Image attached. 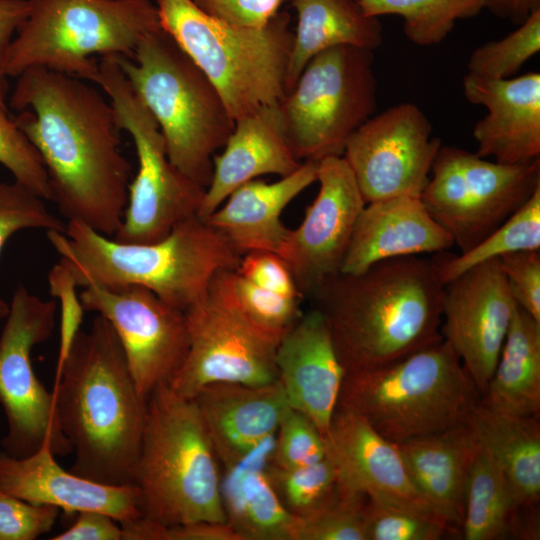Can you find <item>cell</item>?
<instances>
[{
	"instance_id": "cell-1",
	"label": "cell",
	"mask_w": 540,
	"mask_h": 540,
	"mask_svg": "<svg viewBox=\"0 0 540 540\" xmlns=\"http://www.w3.org/2000/svg\"><path fill=\"white\" fill-rule=\"evenodd\" d=\"M9 105L38 151L51 201L68 220L112 237L128 202L131 166L116 113L84 80L43 67L17 76Z\"/></svg>"
},
{
	"instance_id": "cell-2",
	"label": "cell",
	"mask_w": 540,
	"mask_h": 540,
	"mask_svg": "<svg viewBox=\"0 0 540 540\" xmlns=\"http://www.w3.org/2000/svg\"><path fill=\"white\" fill-rule=\"evenodd\" d=\"M443 286L432 258L404 256L358 274L339 272L310 296L342 366L352 372L388 365L443 340Z\"/></svg>"
},
{
	"instance_id": "cell-3",
	"label": "cell",
	"mask_w": 540,
	"mask_h": 540,
	"mask_svg": "<svg viewBox=\"0 0 540 540\" xmlns=\"http://www.w3.org/2000/svg\"><path fill=\"white\" fill-rule=\"evenodd\" d=\"M55 409L72 445L71 472L109 485H134L147 399L138 391L120 341L97 315L56 370Z\"/></svg>"
},
{
	"instance_id": "cell-4",
	"label": "cell",
	"mask_w": 540,
	"mask_h": 540,
	"mask_svg": "<svg viewBox=\"0 0 540 540\" xmlns=\"http://www.w3.org/2000/svg\"><path fill=\"white\" fill-rule=\"evenodd\" d=\"M46 233L61 257L58 265L76 287L143 286L184 312L202 297L217 272L235 270L241 258L198 215L147 244L116 241L76 220L67 221L64 233Z\"/></svg>"
},
{
	"instance_id": "cell-5",
	"label": "cell",
	"mask_w": 540,
	"mask_h": 540,
	"mask_svg": "<svg viewBox=\"0 0 540 540\" xmlns=\"http://www.w3.org/2000/svg\"><path fill=\"white\" fill-rule=\"evenodd\" d=\"M193 399L161 385L147 398L146 421L133 483L142 516L165 526L226 522L222 476Z\"/></svg>"
},
{
	"instance_id": "cell-6",
	"label": "cell",
	"mask_w": 540,
	"mask_h": 540,
	"mask_svg": "<svg viewBox=\"0 0 540 540\" xmlns=\"http://www.w3.org/2000/svg\"><path fill=\"white\" fill-rule=\"evenodd\" d=\"M115 58L158 124L170 162L207 188L213 157L235 124L214 85L162 28L146 35L131 58Z\"/></svg>"
},
{
	"instance_id": "cell-7",
	"label": "cell",
	"mask_w": 540,
	"mask_h": 540,
	"mask_svg": "<svg viewBox=\"0 0 540 540\" xmlns=\"http://www.w3.org/2000/svg\"><path fill=\"white\" fill-rule=\"evenodd\" d=\"M481 394L445 341L374 369L346 372L338 405L398 443L470 421Z\"/></svg>"
},
{
	"instance_id": "cell-8",
	"label": "cell",
	"mask_w": 540,
	"mask_h": 540,
	"mask_svg": "<svg viewBox=\"0 0 540 540\" xmlns=\"http://www.w3.org/2000/svg\"><path fill=\"white\" fill-rule=\"evenodd\" d=\"M156 6L162 29L211 81L234 121L283 99L293 42L288 13L251 28L211 17L191 0Z\"/></svg>"
},
{
	"instance_id": "cell-9",
	"label": "cell",
	"mask_w": 540,
	"mask_h": 540,
	"mask_svg": "<svg viewBox=\"0 0 540 540\" xmlns=\"http://www.w3.org/2000/svg\"><path fill=\"white\" fill-rule=\"evenodd\" d=\"M31 11L8 49L5 73L43 67L96 83L93 55L131 58L140 41L161 29L150 0H30Z\"/></svg>"
},
{
	"instance_id": "cell-10",
	"label": "cell",
	"mask_w": 540,
	"mask_h": 540,
	"mask_svg": "<svg viewBox=\"0 0 540 540\" xmlns=\"http://www.w3.org/2000/svg\"><path fill=\"white\" fill-rule=\"evenodd\" d=\"M98 63L96 83L109 97L120 129L131 136L138 159L127 206L112 238L122 243H153L198 215L206 188L170 162L158 124L131 88L115 55L103 56Z\"/></svg>"
},
{
	"instance_id": "cell-11",
	"label": "cell",
	"mask_w": 540,
	"mask_h": 540,
	"mask_svg": "<svg viewBox=\"0 0 540 540\" xmlns=\"http://www.w3.org/2000/svg\"><path fill=\"white\" fill-rule=\"evenodd\" d=\"M374 51L337 46L314 56L279 102L288 142L301 161L343 156L376 110Z\"/></svg>"
},
{
	"instance_id": "cell-12",
	"label": "cell",
	"mask_w": 540,
	"mask_h": 540,
	"mask_svg": "<svg viewBox=\"0 0 540 540\" xmlns=\"http://www.w3.org/2000/svg\"><path fill=\"white\" fill-rule=\"evenodd\" d=\"M234 269L221 270L185 311L189 350L169 384L193 398L216 382L262 385L277 380L276 351L282 337L255 322L240 304Z\"/></svg>"
},
{
	"instance_id": "cell-13",
	"label": "cell",
	"mask_w": 540,
	"mask_h": 540,
	"mask_svg": "<svg viewBox=\"0 0 540 540\" xmlns=\"http://www.w3.org/2000/svg\"><path fill=\"white\" fill-rule=\"evenodd\" d=\"M420 199L466 252L500 226L540 187V158L492 162L456 146L439 148Z\"/></svg>"
},
{
	"instance_id": "cell-14",
	"label": "cell",
	"mask_w": 540,
	"mask_h": 540,
	"mask_svg": "<svg viewBox=\"0 0 540 540\" xmlns=\"http://www.w3.org/2000/svg\"><path fill=\"white\" fill-rule=\"evenodd\" d=\"M56 310L54 300H42L23 285L9 304L0 335V405L7 420L1 445L13 457L43 447L62 457L73 451L60 427L53 392L39 381L31 362L33 347L52 336Z\"/></svg>"
},
{
	"instance_id": "cell-15",
	"label": "cell",
	"mask_w": 540,
	"mask_h": 540,
	"mask_svg": "<svg viewBox=\"0 0 540 540\" xmlns=\"http://www.w3.org/2000/svg\"><path fill=\"white\" fill-rule=\"evenodd\" d=\"M84 311L108 320L123 348L139 393L169 385L189 350L185 312L138 285L104 287L90 284L79 296Z\"/></svg>"
},
{
	"instance_id": "cell-16",
	"label": "cell",
	"mask_w": 540,
	"mask_h": 540,
	"mask_svg": "<svg viewBox=\"0 0 540 540\" xmlns=\"http://www.w3.org/2000/svg\"><path fill=\"white\" fill-rule=\"evenodd\" d=\"M415 104L404 102L372 115L348 139L343 158L365 203L419 197L441 140Z\"/></svg>"
},
{
	"instance_id": "cell-17",
	"label": "cell",
	"mask_w": 540,
	"mask_h": 540,
	"mask_svg": "<svg viewBox=\"0 0 540 540\" xmlns=\"http://www.w3.org/2000/svg\"><path fill=\"white\" fill-rule=\"evenodd\" d=\"M517 304L499 258L480 263L443 286L441 334L484 394Z\"/></svg>"
},
{
	"instance_id": "cell-18",
	"label": "cell",
	"mask_w": 540,
	"mask_h": 540,
	"mask_svg": "<svg viewBox=\"0 0 540 540\" xmlns=\"http://www.w3.org/2000/svg\"><path fill=\"white\" fill-rule=\"evenodd\" d=\"M316 181V198L301 224L290 229L279 254L303 297L341 271L355 223L366 204L343 156L318 161Z\"/></svg>"
},
{
	"instance_id": "cell-19",
	"label": "cell",
	"mask_w": 540,
	"mask_h": 540,
	"mask_svg": "<svg viewBox=\"0 0 540 540\" xmlns=\"http://www.w3.org/2000/svg\"><path fill=\"white\" fill-rule=\"evenodd\" d=\"M326 444L342 490L437 518L414 487L397 443L362 417L337 406Z\"/></svg>"
},
{
	"instance_id": "cell-20",
	"label": "cell",
	"mask_w": 540,
	"mask_h": 540,
	"mask_svg": "<svg viewBox=\"0 0 540 540\" xmlns=\"http://www.w3.org/2000/svg\"><path fill=\"white\" fill-rule=\"evenodd\" d=\"M275 363L290 407L307 416L326 439L346 371L318 309L303 313L282 336Z\"/></svg>"
},
{
	"instance_id": "cell-21",
	"label": "cell",
	"mask_w": 540,
	"mask_h": 540,
	"mask_svg": "<svg viewBox=\"0 0 540 540\" xmlns=\"http://www.w3.org/2000/svg\"><path fill=\"white\" fill-rule=\"evenodd\" d=\"M191 399L226 470L246 463L273 438L291 408L278 379L262 385L211 383Z\"/></svg>"
},
{
	"instance_id": "cell-22",
	"label": "cell",
	"mask_w": 540,
	"mask_h": 540,
	"mask_svg": "<svg viewBox=\"0 0 540 540\" xmlns=\"http://www.w3.org/2000/svg\"><path fill=\"white\" fill-rule=\"evenodd\" d=\"M468 102L482 105L487 114L476 122V154L503 164L540 158V73L507 79L468 73L463 80Z\"/></svg>"
},
{
	"instance_id": "cell-23",
	"label": "cell",
	"mask_w": 540,
	"mask_h": 540,
	"mask_svg": "<svg viewBox=\"0 0 540 540\" xmlns=\"http://www.w3.org/2000/svg\"><path fill=\"white\" fill-rule=\"evenodd\" d=\"M0 490L34 504L52 505L65 513L100 511L119 524L142 517L136 485H109L64 470L48 447L27 457L0 452Z\"/></svg>"
},
{
	"instance_id": "cell-24",
	"label": "cell",
	"mask_w": 540,
	"mask_h": 540,
	"mask_svg": "<svg viewBox=\"0 0 540 540\" xmlns=\"http://www.w3.org/2000/svg\"><path fill=\"white\" fill-rule=\"evenodd\" d=\"M301 164L288 142L279 103L244 115L235 120L223 151L213 157L198 216L207 218L241 185L263 175L285 177Z\"/></svg>"
},
{
	"instance_id": "cell-25",
	"label": "cell",
	"mask_w": 540,
	"mask_h": 540,
	"mask_svg": "<svg viewBox=\"0 0 540 540\" xmlns=\"http://www.w3.org/2000/svg\"><path fill=\"white\" fill-rule=\"evenodd\" d=\"M453 246L450 234L419 197L374 201L357 218L340 272L358 274L382 260L435 254Z\"/></svg>"
},
{
	"instance_id": "cell-26",
	"label": "cell",
	"mask_w": 540,
	"mask_h": 540,
	"mask_svg": "<svg viewBox=\"0 0 540 540\" xmlns=\"http://www.w3.org/2000/svg\"><path fill=\"white\" fill-rule=\"evenodd\" d=\"M318 162L303 161L273 183L251 180L235 189L204 220L240 255L252 251L280 254L290 229L281 220L287 205L316 182Z\"/></svg>"
},
{
	"instance_id": "cell-27",
	"label": "cell",
	"mask_w": 540,
	"mask_h": 540,
	"mask_svg": "<svg viewBox=\"0 0 540 540\" xmlns=\"http://www.w3.org/2000/svg\"><path fill=\"white\" fill-rule=\"evenodd\" d=\"M409 477L433 514L461 528L466 483L479 446L470 423L397 443Z\"/></svg>"
},
{
	"instance_id": "cell-28",
	"label": "cell",
	"mask_w": 540,
	"mask_h": 540,
	"mask_svg": "<svg viewBox=\"0 0 540 540\" xmlns=\"http://www.w3.org/2000/svg\"><path fill=\"white\" fill-rule=\"evenodd\" d=\"M290 2L297 13V26L286 72V93L317 54L345 45L374 51L382 44L381 22L366 15L358 0Z\"/></svg>"
},
{
	"instance_id": "cell-29",
	"label": "cell",
	"mask_w": 540,
	"mask_h": 540,
	"mask_svg": "<svg viewBox=\"0 0 540 540\" xmlns=\"http://www.w3.org/2000/svg\"><path fill=\"white\" fill-rule=\"evenodd\" d=\"M539 417H518L494 411L480 401L470 425L490 453L518 508L535 505L540 497Z\"/></svg>"
},
{
	"instance_id": "cell-30",
	"label": "cell",
	"mask_w": 540,
	"mask_h": 540,
	"mask_svg": "<svg viewBox=\"0 0 540 540\" xmlns=\"http://www.w3.org/2000/svg\"><path fill=\"white\" fill-rule=\"evenodd\" d=\"M481 403L512 416L539 417L540 322L518 305Z\"/></svg>"
},
{
	"instance_id": "cell-31",
	"label": "cell",
	"mask_w": 540,
	"mask_h": 540,
	"mask_svg": "<svg viewBox=\"0 0 540 540\" xmlns=\"http://www.w3.org/2000/svg\"><path fill=\"white\" fill-rule=\"evenodd\" d=\"M226 522L241 540H297L299 519L283 505L266 469L243 463L221 481Z\"/></svg>"
},
{
	"instance_id": "cell-32",
	"label": "cell",
	"mask_w": 540,
	"mask_h": 540,
	"mask_svg": "<svg viewBox=\"0 0 540 540\" xmlns=\"http://www.w3.org/2000/svg\"><path fill=\"white\" fill-rule=\"evenodd\" d=\"M520 510L490 453L479 443L469 468L461 525L465 540L512 535Z\"/></svg>"
},
{
	"instance_id": "cell-33",
	"label": "cell",
	"mask_w": 540,
	"mask_h": 540,
	"mask_svg": "<svg viewBox=\"0 0 540 540\" xmlns=\"http://www.w3.org/2000/svg\"><path fill=\"white\" fill-rule=\"evenodd\" d=\"M540 250V187L500 226L477 245L458 255L435 253L432 260L443 284L488 260L518 252Z\"/></svg>"
},
{
	"instance_id": "cell-34",
	"label": "cell",
	"mask_w": 540,
	"mask_h": 540,
	"mask_svg": "<svg viewBox=\"0 0 540 540\" xmlns=\"http://www.w3.org/2000/svg\"><path fill=\"white\" fill-rule=\"evenodd\" d=\"M368 16L398 15L405 36L415 45L442 42L461 19L475 17L485 0H358Z\"/></svg>"
},
{
	"instance_id": "cell-35",
	"label": "cell",
	"mask_w": 540,
	"mask_h": 540,
	"mask_svg": "<svg viewBox=\"0 0 540 540\" xmlns=\"http://www.w3.org/2000/svg\"><path fill=\"white\" fill-rule=\"evenodd\" d=\"M266 472L285 508L298 519L327 506L341 492L338 468L328 454L308 466L280 469L269 465Z\"/></svg>"
},
{
	"instance_id": "cell-36",
	"label": "cell",
	"mask_w": 540,
	"mask_h": 540,
	"mask_svg": "<svg viewBox=\"0 0 540 540\" xmlns=\"http://www.w3.org/2000/svg\"><path fill=\"white\" fill-rule=\"evenodd\" d=\"M507 36L487 42L471 53L468 61L470 74L507 79L540 51V9Z\"/></svg>"
},
{
	"instance_id": "cell-37",
	"label": "cell",
	"mask_w": 540,
	"mask_h": 540,
	"mask_svg": "<svg viewBox=\"0 0 540 540\" xmlns=\"http://www.w3.org/2000/svg\"><path fill=\"white\" fill-rule=\"evenodd\" d=\"M23 229H43L64 233L66 223L52 214L45 200L16 181L0 182V254L7 240ZM9 304L0 298V321Z\"/></svg>"
},
{
	"instance_id": "cell-38",
	"label": "cell",
	"mask_w": 540,
	"mask_h": 540,
	"mask_svg": "<svg viewBox=\"0 0 540 540\" xmlns=\"http://www.w3.org/2000/svg\"><path fill=\"white\" fill-rule=\"evenodd\" d=\"M366 540H438L452 529L440 519L366 499Z\"/></svg>"
},
{
	"instance_id": "cell-39",
	"label": "cell",
	"mask_w": 540,
	"mask_h": 540,
	"mask_svg": "<svg viewBox=\"0 0 540 540\" xmlns=\"http://www.w3.org/2000/svg\"><path fill=\"white\" fill-rule=\"evenodd\" d=\"M0 164L10 171L14 181L44 200H51L49 180L43 161L14 118L10 117L5 102L1 100Z\"/></svg>"
},
{
	"instance_id": "cell-40",
	"label": "cell",
	"mask_w": 540,
	"mask_h": 540,
	"mask_svg": "<svg viewBox=\"0 0 540 540\" xmlns=\"http://www.w3.org/2000/svg\"><path fill=\"white\" fill-rule=\"evenodd\" d=\"M366 499L361 494L341 489L333 502L299 519L297 540H366Z\"/></svg>"
},
{
	"instance_id": "cell-41",
	"label": "cell",
	"mask_w": 540,
	"mask_h": 540,
	"mask_svg": "<svg viewBox=\"0 0 540 540\" xmlns=\"http://www.w3.org/2000/svg\"><path fill=\"white\" fill-rule=\"evenodd\" d=\"M269 465L295 469L319 462L327 455L326 439L316 425L301 412L290 408L276 431Z\"/></svg>"
},
{
	"instance_id": "cell-42",
	"label": "cell",
	"mask_w": 540,
	"mask_h": 540,
	"mask_svg": "<svg viewBox=\"0 0 540 540\" xmlns=\"http://www.w3.org/2000/svg\"><path fill=\"white\" fill-rule=\"evenodd\" d=\"M235 271V270H234ZM237 298L249 316L266 330L282 337L302 316L301 299L261 288L235 272Z\"/></svg>"
},
{
	"instance_id": "cell-43",
	"label": "cell",
	"mask_w": 540,
	"mask_h": 540,
	"mask_svg": "<svg viewBox=\"0 0 540 540\" xmlns=\"http://www.w3.org/2000/svg\"><path fill=\"white\" fill-rule=\"evenodd\" d=\"M59 508L34 504L0 490V540H34L49 532Z\"/></svg>"
},
{
	"instance_id": "cell-44",
	"label": "cell",
	"mask_w": 540,
	"mask_h": 540,
	"mask_svg": "<svg viewBox=\"0 0 540 540\" xmlns=\"http://www.w3.org/2000/svg\"><path fill=\"white\" fill-rule=\"evenodd\" d=\"M499 261L516 304L540 322V250L509 253Z\"/></svg>"
},
{
	"instance_id": "cell-45",
	"label": "cell",
	"mask_w": 540,
	"mask_h": 540,
	"mask_svg": "<svg viewBox=\"0 0 540 540\" xmlns=\"http://www.w3.org/2000/svg\"><path fill=\"white\" fill-rule=\"evenodd\" d=\"M235 272L261 288L285 296L303 298L288 265L274 252L245 253L241 256Z\"/></svg>"
},
{
	"instance_id": "cell-46",
	"label": "cell",
	"mask_w": 540,
	"mask_h": 540,
	"mask_svg": "<svg viewBox=\"0 0 540 540\" xmlns=\"http://www.w3.org/2000/svg\"><path fill=\"white\" fill-rule=\"evenodd\" d=\"M201 11L221 21L241 26H265L290 0H191Z\"/></svg>"
},
{
	"instance_id": "cell-47",
	"label": "cell",
	"mask_w": 540,
	"mask_h": 540,
	"mask_svg": "<svg viewBox=\"0 0 540 540\" xmlns=\"http://www.w3.org/2000/svg\"><path fill=\"white\" fill-rule=\"evenodd\" d=\"M141 540H241L224 522L196 521L165 526L145 519L139 528Z\"/></svg>"
},
{
	"instance_id": "cell-48",
	"label": "cell",
	"mask_w": 540,
	"mask_h": 540,
	"mask_svg": "<svg viewBox=\"0 0 540 540\" xmlns=\"http://www.w3.org/2000/svg\"><path fill=\"white\" fill-rule=\"evenodd\" d=\"M51 540H123V530L112 516L100 511H81L75 522Z\"/></svg>"
},
{
	"instance_id": "cell-49",
	"label": "cell",
	"mask_w": 540,
	"mask_h": 540,
	"mask_svg": "<svg viewBox=\"0 0 540 540\" xmlns=\"http://www.w3.org/2000/svg\"><path fill=\"white\" fill-rule=\"evenodd\" d=\"M31 11L30 0H0V100L5 102L8 89L5 63L13 35Z\"/></svg>"
},
{
	"instance_id": "cell-50",
	"label": "cell",
	"mask_w": 540,
	"mask_h": 540,
	"mask_svg": "<svg viewBox=\"0 0 540 540\" xmlns=\"http://www.w3.org/2000/svg\"><path fill=\"white\" fill-rule=\"evenodd\" d=\"M485 8L501 19L520 25L540 9V0H485Z\"/></svg>"
}]
</instances>
